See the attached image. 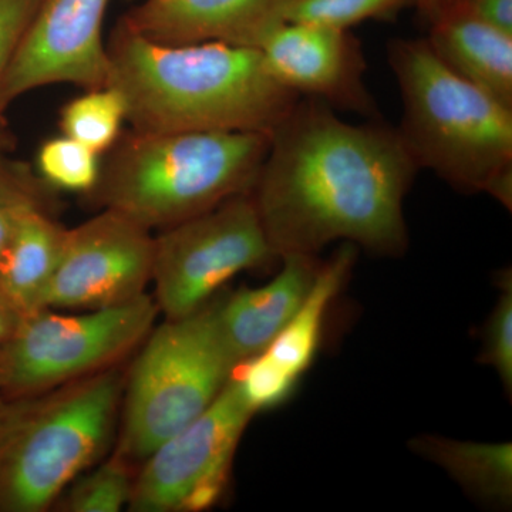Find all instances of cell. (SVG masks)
<instances>
[{"label": "cell", "instance_id": "cell-1", "mask_svg": "<svg viewBox=\"0 0 512 512\" xmlns=\"http://www.w3.org/2000/svg\"><path fill=\"white\" fill-rule=\"evenodd\" d=\"M419 167L396 128L353 124L301 97L272 131L251 197L276 258L315 256L335 241L403 254V202Z\"/></svg>", "mask_w": 512, "mask_h": 512}, {"label": "cell", "instance_id": "cell-2", "mask_svg": "<svg viewBox=\"0 0 512 512\" xmlns=\"http://www.w3.org/2000/svg\"><path fill=\"white\" fill-rule=\"evenodd\" d=\"M107 53V84L123 97L131 130L272 134L301 99L255 47L163 45L119 23Z\"/></svg>", "mask_w": 512, "mask_h": 512}, {"label": "cell", "instance_id": "cell-3", "mask_svg": "<svg viewBox=\"0 0 512 512\" xmlns=\"http://www.w3.org/2000/svg\"><path fill=\"white\" fill-rule=\"evenodd\" d=\"M387 60L402 97L397 134L419 170L511 210L512 109L451 72L426 39L392 40Z\"/></svg>", "mask_w": 512, "mask_h": 512}, {"label": "cell", "instance_id": "cell-4", "mask_svg": "<svg viewBox=\"0 0 512 512\" xmlns=\"http://www.w3.org/2000/svg\"><path fill=\"white\" fill-rule=\"evenodd\" d=\"M271 134L124 131L89 195L144 228L173 227L254 187Z\"/></svg>", "mask_w": 512, "mask_h": 512}, {"label": "cell", "instance_id": "cell-5", "mask_svg": "<svg viewBox=\"0 0 512 512\" xmlns=\"http://www.w3.org/2000/svg\"><path fill=\"white\" fill-rule=\"evenodd\" d=\"M123 399L116 369L45 392L0 393V512H40L94 461L113 436Z\"/></svg>", "mask_w": 512, "mask_h": 512}, {"label": "cell", "instance_id": "cell-6", "mask_svg": "<svg viewBox=\"0 0 512 512\" xmlns=\"http://www.w3.org/2000/svg\"><path fill=\"white\" fill-rule=\"evenodd\" d=\"M235 367L218 332L214 305L151 330L131 367L117 456L143 463L211 406Z\"/></svg>", "mask_w": 512, "mask_h": 512}, {"label": "cell", "instance_id": "cell-7", "mask_svg": "<svg viewBox=\"0 0 512 512\" xmlns=\"http://www.w3.org/2000/svg\"><path fill=\"white\" fill-rule=\"evenodd\" d=\"M42 309L0 343V393L23 396L111 369L153 330L160 309L144 293L111 308Z\"/></svg>", "mask_w": 512, "mask_h": 512}, {"label": "cell", "instance_id": "cell-8", "mask_svg": "<svg viewBox=\"0 0 512 512\" xmlns=\"http://www.w3.org/2000/svg\"><path fill=\"white\" fill-rule=\"evenodd\" d=\"M274 258L251 192L237 195L154 237L158 309L167 319L191 315L239 272Z\"/></svg>", "mask_w": 512, "mask_h": 512}, {"label": "cell", "instance_id": "cell-9", "mask_svg": "<svg viewBox=\"0 0 512 512\" xmlns=\"http://www.w3.org/2000/svg\"><path fill=\"white\" fill-rule=\"evenodd\" d=\"M252 416L254 412L231 377L198 419L143 461V468L134 477L128 510L200 512L217 504Z\"/></svg>", "mask_w": 512, "mask_h": 512}, {"label": "cell", "instance_id": "cell-10", "mask_svg": "<svg viewBox=\"0 0 512 512\" xmlns=\"http://www.w3.org/2000/svg\"><path fill=\"white\" fill-rule=\"evenodd\" d=\"M153 252L150 229L101 210L67 229L45 309L94 311L140 298L151 282Z\"/></svg>", "mask_w": 512, "mask_h": 512}, {"label": "cell", "instance_id": "cell-11", "mask_svg": "<svg viewBox=\"0 0 512 512\" xmlns=\"http://www.w3.org/2000/svg\"><path fill=\"white\" fill-rule=\"evenodd\" d=\"M110 2L40 0L0 84V110L23 94L53 84L84 90L106 86L109 53L103 25Z\"/></svg>", "mask_w": 512, "mask_h": 512}, {"label": "cell", "instance_id": "cell-12", "mask_svg": "<svg viewBox=\"0 0 512 512\" xmlns=\"http://www.w3.org/2000/svg\"><path fill=\"white\" fill-rule=\"evenodd\" d=\"M258 49L269 73L298 96L380 120L365 82L362 46L349 30L285 22Z\"/></svg>", "mask_w": 512, "mask_h": 512}, {"label": "cell", "instance_id": "cell-13", "mask_svg": "<svg viewBox=\"0 0 512 512\" xmlns=\"http://www.w3.org/2000/svg\"><path fill=\"white\" fill-rule=\"evenodd\" d=\"M289 0H141L120 23L153 42L255 47L285 23Z\"/></svg>", "mask_w": 512, "mask_h": 512}, {"label": "cell", "instance_id": "cell-14", "mask_svg": "<svg viewBox=\"0 0 512 512\" xmlns=\"http://www.w3.org/2000/svg\"><path fill=\"white\" fill-rule=\"evenodd\" d=\"M269 284L244 288L214 303L215 323L235 363L259 355L284 329L305 301L319 266L309 255H286Z\"/></svg>", "mask_w": 512, "mask_h": 512}, {"label": "cell", "instance_id": "cell-15", "mask_svg": "<svg viewBox=\"0 0 512 512\" xmlns=\"http://www.w3.org/2000/svg\"><path fill=\"white\" fill-rule=\"evenodd\" d=\"M427 45L461 79L512 109V36L454 0L430 23Z\"/></svg>", "mask_w": 512, "mask_h": 512}, {"label": "cell", "instance_id": "cell-16", "mask_svg": "<svg viewBox=\"0 0 512 512\" xmlns=\"http://www.w3.org/2000/svg\"><path fill=\"white\" fill-rule=\"evenodd\" d=\"M67 228L52 211L32 210L20 220L0 254V293L22 318L45 309Z\"/></svg>", "mask_w": 512, "mask_h": 512}, {"label": "cell", "instance_id": "cell-17", "mask_svg": "<svg viewBox=\"0 0 512 512\" xmlns=\"http://www.w3.org/2000/svg\"><path fill=\"white\" fill-rule=\"evenodd\" d=\"M356 247L345 242L336 254L319 266L315 281L298 311L264 350L281 372L299 384L318 355L326 313L346 284L355 264Z\"/></svg>", "mask_w": 512, "mask_h": 512}, {"label": "cell", "instance_id": "cell-18", "mask_svg": "<svg viewBox=\"0 0 512 512\" xmlns=\"http://www.w3.org/2000/svg\"><path fill=\"white\" fill-rule=\"evenodd\" d=\"M414 453L446 470L468 494L493 507L512 500L511 443H468L443 437H417Z\"/></svg>", "mask_w": 512, "mask_h": 512}, {"label": "cell", "instance_id": "cell-19", "mask_svg": "<svg viewBox=\"0 0 512 512\" xmlns=\"http://www.w3.org/2000/svg\"><path fill=\"white\" fill-rule=\"evenodd\" d=\"M127 121L126 103L114 87L84 90L67 101L60 111L63 136L73 138L103 157L123 136Z\"/></svg>", "mask_w": 512, "mask_h": 512}, {"label": "cell", "instance_id": "cell-20", "mask_svg": "<svg viewBox=\"0 0 512 512\" xmlns=\"http://www.w3.org/2000/svg\"><path fill=\"white\" fill-rule=\"evenodd\" d=\"M35 170L53 191L89 195L100 180L101 156L62 134L39 147Z\"/></svg>", "mask_w": 512, "mask_h": 512}, {"label": "cell", "instance_id": "cell-21", "mask_svg": "<svg viewBox=\"0 0 512 512\" xmlns=\"http://www.w3.org/2000/svg\"><path fill=\"white\" fill-rule=\"evenodd\" d=\"M55 194L35 168L0 153V254L29 211H52Z\"/></svg>", "mask_w": 512, "mask_h": 512}, {"label": "cell", "instance_id": "cell-22", "mask_svg": "<svg viewBox=\"0 0 512 512\" xmlns=\"http://www.w3.org/2000/svg\"><path fill=\"white\" fill-rule=\"evenodd\" d=\"M131 464L117 454L92 473L77 477L64 495L59 510L67 512H119L127 507L133 490Z\"/></svg>", "mask_w": 512, "mask_h": 512}, {"label": "cell", "instance_id": "cell-23", "mask_svg": "<svg viewBox=\"0 0 512 512\" xmlns=\"http://www.w3.org/2000/svg\"><path fill=\"white\" fill-rule=\"evenodd\" d=\"M409 3L414 0H289L285 20L349 30L365 20L393 15Z\"/></svg>", "mask_w": 512, "mask_h": 512}, {"label": "cell", "instance_id": "cell-24", "mask_svg": "<svg viewBox=\"0 0 512 512\" xmlns=\"http://www.w3.org/2000/svg\"><path fill=\"white\" fill-rule=\"evenodd\" d=\"M242 399L252 412L275 409L291 399L298 383L259 353L238 363L232 373Z\"/></svg>", "mask_w": 512, "mask_h": 512}, {"label": "cell", "instance_id": "cell-25", "mask_svg": "<svg viewBox=\"0 0 512 512\" xmlns=\"http://www.w3.org/2000/svg\"><path fill=\"white\" fill-rule=\"evenodd\" d=\"M501 279V295L494 311L485 323L483 350L480 360L497 370L505 390L512 387V278L504 272Z\"/></svg>", "mask_w": 512, "mask_h": 512}, {"label": "cell", "instance_id": "cell-26", "mask_svg": "<svg viewBox=\"0 0 512 512\" xmlns=\"http://www.w3.org/2000/svg\"><path fill=\"white\" fill-rule=\"evenodd\" d=\"M39 3L40 0H0V84L18 52ZM2 140L3 111L0 110V146Z\"/></svg>", "mask_w": 512, "mask_h": 512}, {"label": "cell", "instance_id": "cell-27", "mask_svg": "<svg viewBox=\"0 0 512 512\" xmlns=\"http://www.w3.org/2000/svg\"><path fill=\"white\" fill-rule=\"evenodd\" d=\"M476 18L512 36V0H457Z\"/></svg>", "mask_w": 512, "mask_h": 512}, {"label": "cell", "instance_id": "cell-28", "mask_svg": "<svg viewBox=\"0 0 512 512\" xmlns=\"http://www.w3.org/2000/svg\"><path fill=\"white\" fill-rule=\"evenodd\" d=\"M22 319L19 312L0 293V343L5 342L6 339L12 336Z\"/></svg>", "mask_w": 512, "mask_h": 512}, {"label": "cell", "instance_id": "cell-29", "mask_svg": "<svg viewBox=\"0 0 512 512\" xmlns=\"http://www.w3.org/2000/svg\"><path fill=\"white\" fill-rule=\"evenodd\" d=\"M454 0H414L421 18L426 20L427 23L433 22L434 19L439 18L441 13L453 3Z\"/></svg>", "mask_w": 512, "mask_h": 512}]
</instances>
